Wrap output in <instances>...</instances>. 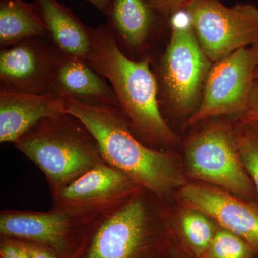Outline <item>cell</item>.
I'll return each mask as SVG.
<instances>
[{
    "mask_svg": "<svg viewBox=\"0 0 258 258\" xmlns=\"http://www.w3.org/2000/svg\"><path fill=\"white\" fill-rule=\"evenodd\" d=\"M217 227L206 214L189 208L179 220L181 243L195 258H203L213 240Z\"/></svg>",
    "mask_w": 258,
    "mask_h": 258,
    "instance_id": "18",
    "label": "cell"
},
{
    "mask_svg": "<svg viewBox=\"0 0 258 258\" xmlns=\"http://www.w3.org/2000/svg\"><path fill=\"white\" fill-rule=\"evenodd\" d=\"M46 25L35 3L25 0L0 1V45L2 49L32 37H46Z\"/></svg>",
    "mask_w": 258,
    "mask_h": 258,
    "instance_id": "17",
    "label": "cell"
},
{
    "mask_svg": "<svg viewBox=\"0 0 258 258\" xmlns=\"http://www.w3.org/2000/svg\"><path fill=\"white\" fill-rule=\"evenodd\" d=\"M258 79V66L256 69L255 73H254V80Z\"/></svg>",
    "mask_w": 258,
    "mask_h": 258,
    "instance_id": "26",
    "label": "cell"
},
{
    "mask_svg": "<svg viewBox=\"0 0 258 258\" xmlns=\"http://www.w3.org/2000/svg\"><path fill=\"white\" fill-rule=\"evenodd\" d=\"M128 199L47 212L4 210L0 214V237L34 242L58 258H76L102 219Z\"/></svg>",
    "mask_w": 258,
    "mask_h": 258,
    "instance_id": "5",
    "label": "cell"
},
{
    "mask_svg": "<svg viewBox=\"0 0 258 258\" xmlns=\"http://www.w3.org/2000/svg\"><path fill=\"white\" fill-rule=\"evenodd\" d=\"M14 145L45 174L51 195L106 163L93 134L69 113L42 120Z\"/></svg>",
    "mask_w": 258,
    "mask_h": 258,
    "instance_id": "3",
    "label": "cell"
},
{
    "mask_svg": "<svg viewBox=\"0 0 258 258\" xmlns=\"http://www.w3.org/2000/svg\"><path fill=\"white\" fill-rule=\"evenodd\" d=\"M141 189L125 173L103 163L52 195V208L126 200Z\"/></svg>",
    "mask_w": 258,
    "mask_h": 258,
    "instance_id": "13",
    "label": "cell"
},
{
    "mask_svg": "<svg viewBox=\"0 0 258 258\" xmlns=\"http://www.w3.org/2000/svg\"><path fill=\"white\" fill-rule=\"evenodd\" d=\"M103 14L109 15L113 0H86Z\"/></svg>",
    "mask_w": 258,
    "mask_h": 258,
    "instance_id": "25",
    "label": "cell"
},
{
    "mask_svg": "<svg viewBox=\"0 0 258 258\" xmlns=\"http://www.w3.org/2000/svg\"><path fill=\"white\" fill-rule=\"evenodd\" d=\"M16 240L26 251L30 258H58L47 249L28 241Z\"/></svg>",
    "mask_w": 258,
    "mask_h": 258,
    "instance_id": "24",
    "label": "cell"
},
{
    "mask_svg": "<svg viewBox=\"0 0 258 258\" xmlns=\"http://www.w3.org/2000/svg\"><path fill=\"white\" fill-rule=\"evenodd\" d=\"M42 37H32L2 49L1 86L19 92H50L52 71L60 53Z\"/></svg>",
    "mask_w": 258,
    "mask_h": 258,
    "instance_id": "10",
    "label": "cell"
},
{
    "mask_svg": "<svg viewBox=\"0 0 258 258\" xmlns=\"http://www.w3.org/2000/svg\"><path fill=\"white\" fill-rule=\"evenodd\" d=\"M0 258H30L25 249L13 239L1 237Z\"/></svg>",
    "mask_w": 258,
    "mask_h": 258,
    "instance_id": "22",
    "label": "cell"
},
{
    "mask_svg": "<svg viewBox=\"0 0 258 258\" xmlns=\"http://www.w3.org/2000/svg\"><path fill=\"white\" fill-rule=\"evenodd\" d=\"M66 98L67 113L81 120L93 134L107 164L160 200L186 184L174 157L139 140L120 108Z\"/></svg>",
    "mask_w": 258,
    "mask_h": 258,
    "instance_id": "2",
    "label": "cell"
},
{
    "mask_svg": "<svg viewBox=\"0 0 258 258\" xmlns=\"http://www.w3.org/2000/svg\"><path fill=\"white\" fill-rule=\"evenodd\" d=\"M188 174L245 200L257 197L241 161L235 127L211 122L194 134L185 147Z\"/></svg>",
    "mask_w": 258,
    "mask_h": 258,
    "instance_id": "7",
    "label": "cell"
},
{
    "mask_svg": "<svg viewBox=\"0 0 258 258\" xmlns=\"http://www.w3.org/2000/svg\"><path fill=\"white\" fill-rule=\"evenodd\" d=\"M170 40L161 59V94L176 114H189L199 106L212 64L200 44L189 15L181 10L170 18Z\"/></svg>",
    "mask_w": 258,
    "mask_h": 258,
    "instance_id": "6",
    "label": "cell"
},
{
    "mask_svg": "<svg viewBox=\"0 0 258 258\" xmlns=\"http://www.w3.org/2000/svg\"><path fill=\"white\" fill-rule=\"evenodd\" d=\"M34 3L54 48L61 55L87 60L91 50V28L57 0H35Z\"/></svg>",
    "mask_w": 258,
    "mask_h": 258,
    "instance_id": "15",
    "label": "cell"
},
{
    "mask_svg": "<svg viewBox=\"0 0 258 258\" xmlns=\"http://www.w3.org/2000/svg\"><path fill=\"white\" fill-rule=\"evenodd\" d=\"M203 258H258V255L243 239L217 225Z\"/></svg>",
    "mask_w": 258,
    "mask_h": 258,
    "instance_id": "20",
    "label": "cell"
},
{
    "mask_svg": "<svg viewBox=\"0 0 258 258\" xmlns=\"http://www.w3.org/2000/svg\"><path fill=\"white\" fill-rule=\"evenodd\" d=\"M239 118L244 123H258V79L254 80L247 108Z\"/></svg>",
    "mask_w": 258,
    "mask_h": 258,
    "instance_id": "23",
    "label": "cell"
},
{
    "mask_svg": "<svg viewBox=\"0 0 258 258\" xmlns=\"http://www.w3.org/2000/svg\"><path fill=\"white\" fill-rule=\"evenodd\" d=\"M91 35L88 62L111 85L134 135L150 147L175 144L177 136L159 107V84L150 59H129L118 46L109 24L91 28Z\"/></svg>",
    "mask_w": 258,
    "mask_h": 258,
    "instance_id": "1",
    "label": "cell"
},
{
    "mask_svg": "<svg viewBox=\"0 0 258 258\" xmlns=\"http://www.w3.org/2000/svg\"><path fill=\"white\" fill-rule=\"evenodd\" d=\"M258 66V44L239 49L213 62L201 101L186 125L225 115L240 116L247 108Z\"/></svg>",
    "mask_w": 258,
    "mask_h": 258,
    "instance_id": "9",
    "label": "cell"
},
{
    "mask_svg": "<svg viewBox=\"0 0 258 258\" xmlns=\"http://www.w3.org/2000/svg\"><path fill=\"white\" fill-rule=\"evenodd\" d=\"M68 113L66 98L55 93L32 94L0 86V142L15 143L39 122Z\"/></svg>",
    "mask_w": 258,
    "mask_h": 258,
    "instance_id": "12",
    "label": "cell"
},
{
    "mask_svg": "<svg viewBox=\"0 0 258 258\" xmlns=\"http://www.w3.org/2000/svg\"><path fill=\"white\" fill-rule=\"evenodd\" d=\"M181 200L216 224L243 239L258 255V206L228 191L205 184H186Z\"/></svg>",
    "mask_w": 258,
    "mask_h": 258,
    "instance_id": "11",
    "label": "cell"
},
{
    "mask_svg": "<svg viewBox=\"0 0 258 258\" xmlns=\"http://www.w3.org/2000/svg\"><path fill=\"white\" fill-rule=\"evenodd\" d=\"M184 10L212 62L258 44V7L254 5L238 3L227 8L220 0H193Z\"/></svg>",
    "mask_w": 258,
    "mask_h": 258,
    "instance_id": "8",
    "label": "cell"
},
{
    "mask_svg": "<svg viewBox=\"0 0 258 258\" xmlns=\"http://www.w3.org/2000/svg\"><path fill=\"white\" fill-rule=\"evenodd\" d=\"M50 92L74 98L85 104L120 108L110 83L88 60L79 57L60 54L52 71Z\"/></svg>",
    "mask_w": 258,
    "mask_h": 258,
    "instance_id": "14",
    "label": "cell"
},
{
    "mask_svg": "<svg viewBox=\"0 0 258 258\" xmlns=\"http://www.w3.org/2000/svg\"><path fill=\"white\" fill-rule=\"evenodd\" d=\"M148 4L155 13L164 18L170 19L171 17L185 8L193 0H147Z\"/></svg>",
    "mask_w": 258,
    "mask_h": 258,
    "instance_id": "21",
    "label": "cell"
},
{
    "mask_svg": "<svg viewBox=\"0 0 258 258\" xmlns=\"http://www.w3.org/2000/svg\"><path fill=\"white\" fill-rule=\"evenodd\" d=\"M237 151L258 198V123L240 121L235 126Z\"/></svg>",
    "mask_w": 258,
    "mask_h": 258,
    "instance_id": "19",
    "label": "cell"
},
{
    "mask_svg": "<svg viewBox=\"0 0 258 258\" xmlns=\"http://www.w3.org/2000/svg\"><path fill=\"white\" fill-rule=\"evenodd\" d=\"M154 13L147 0H113L108 16L117 43L132 52L142 50L152 32Z\"/></svg>",
    "mask_w": 258,
    "mask_h": 258,
    "instance_id": "16",
    "label": "cell"
},
{
    "mask_svg": "<svg viewBox=\"0 0 258 258\" xmlns=\"http://www.w3.org/2000/svg\"><path fill=\"white\" fill-rule=\"evenodd\" d=\"M143 188L102 219L76 258H171L174 239Z\"/></svg>",
    "mask_w": 258,
    "mask_h": 258,
    "instance_id": "4",
    "label": "cell"
}]
</instances>
